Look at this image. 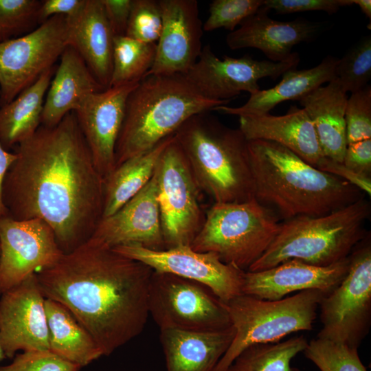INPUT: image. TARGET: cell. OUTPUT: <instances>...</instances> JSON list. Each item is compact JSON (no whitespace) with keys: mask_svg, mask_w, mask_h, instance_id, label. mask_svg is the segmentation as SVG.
I'll use <instances>...</instances> for the list:
<instances>
[{"mask_svg":"<svg viewBox=\"0 0 371 371\" xmlns=\"http://www.w3.org/2000/svg\"><path fill=\"white\" fill-rule=\"evenodd\" d=\"M172 136L151 150L124 161L104 179L102 218L113 214L150 181L159 157Z\"/></svg>","mask_w":371,"mask_h":371,"instance_id":"f546056e","label":"cell"},{"mask_svg":"<svg viewBox=\"0 0 371 371\" xmlns=\"http://www.w3.org/2000/svg\"><path fill=\"white\" fill-rule=\"evenodd\" d=\"M153 271L89 238L36 276L44 297L67 308L109 356L143 331Z\"/></svg>","mask_w":371,"mask_h":371,"instance_id":"7a4b0ae2","label":"cell"},{"mask_svg":"<svg viewBox=\"0 0 371 371\" xmlns=\"http://www.w3.org/2000/svg\"><path fill=\"white\" fill-rule=\"evenodd\" d=\"M14 148L2 187L7 216L44 221L64 253L89 240L103 217L104 179L74 112Z\"/></svg>","mask_w":371,"mask_h":371,"instance_id":"6da1fadb","label":"cell"},{"mask_svg":"<svg viewBox=\"0 0 371 371\" xmlns=\"http://www.w3.org/2000/svg\"><path fill=\"white\" fill-rule=\"evenodd\" d=\"M174 135L198 186L213 203L254 198L248 141L239 128L204 112L189 118Z\"/></svg>","mask_w":371,"mask_h":371,"instance_id":"5b68a950","label":"cell"},{"mask_svg":"<svg viewBox=\"0 0 371 371\" xmlns=\"http://www.w3.org/2000/svg\"><path fill=\"white\" fill-rule=\"evenodd\" d=\"M229 102L205 97L184 74L144 76L126 100L115 146V168L174 135L191 117Z\"/></svg>","mask_w":371,"mask_h":371,"instance_id":"277c9868","label":"cell"},{"mask_svg":"<svg viewBox=\"0 0 371 371\" xmlns=\"http://www.w3.org/2000/svg\"><path fill=\"white\" fill-rule=\"evenodd\" d=\"M303 352L320 371H368L358 349L344 344L316 337L308 341Z\"/></svg>","mask_w":371,"mask_h":371,"instance_id":"d6a6232c","label":"cell"},{"mask_svg":"<svg viewBox=\"0 0 371 371\" xmlns=\"http://www.w3.org/2000/svg\"><path fill=\"white\" fill-rule=\"evenodd\" d=\"M162 28L159 1L133 0L125 35L148 43H156Z\"/></svg>","mask_w":371,"mask_h":371,"instance_id":"8d00e7d4","label":"cell"},{"mask_svg":"<svg viewBox=\"0 0 371 371\" xmlns=\"http://www.w3.org/2000/svg\"><path fill=\"white\" fill-rule=\"evenodd\" d=\"M16 158L14 152L5 150L0 143V217L7 216V211L2 199V187L5 175Z\"/></svg>","mask_w":371,"mask_h":371,"instance_id":"ee69618b","label":"cell"},{"mask_svg":"<svg viewBox=\"0 0 371 371\" xmlns=\"http://www.w3.org/2000/svg\"><path fill=\"white\" fill-rule=\"evenodd\" d=\"M86 0H44L39 10V24L56 16H65L69 22L75 20L81 13Z\"/></svg>","mask_w":371,"mask_h":371,"instance_id":"7bdbcfd3","label":"cell"},{"mask_svg":"<svg viewBox=\"0 0 371 371\" xmlns=\"http://www.w3.org/2000/svg\"><path fill=\"white\" fill-rule=\"evenodd\" d=\"M238 117L239 129L247 141L277 143L313 167L323 170L328 158L324 155L314 126L304 109L293 106L284 115L269 113Z\"/></svg>","mask_w":371,"mask_h":371,"instance_id":"44dd1931","label":"cell"},{"mask_svg":"<svg viewBox=\"0 0 371 371\" xmlns=\"http://www.w3.org/2000/svg\"><path fill=\"white\" fill-rule=\"evenodd\" d=\"M5 358V356L3 353V351L1 348V344H0V361H1L2 360H3Z\"/></svg>","mask_w":371,"mask_h":371,"instance_id":"bcb514c9","label":"cell"},{"mask_svg":"<svg viewBox=\"0 0 371 371\" xmlns=\"http://www.w3.org/2000/svg\"><path fill=\"white\" fill-rule=\"evenodd\" d=\"M63 254L44 221L0 217V295L54 264Z\"/></svg>","mask_w":371,"mask_h":371,"instance_id":"5bb4252c","label":"cell"},{"mask_svg":"<svg viewBox=\"0 0 371 371\" xmlns=\"http://www.w3.org/2000/svg\"><path fill=\"white\" fill-rule=\"evenodd\" d=\"M338 60L339 58L328 56L314 67L301 70L291 69L282 75L281 81L275 87L250 95L243 105L238 107L218 106L212 111L238 117L269 113L278 104L290 100H299L335 78Z\"/></svg>","mask_w":371,"mask_h":371,"instance_id":"4316f807","label":"cell"},{"mask_svg":"<svg viewBox=\"0 0 371 371\" xmlns=\"http://www.w3.org/2000/svg\"><path fill=\"white\" fill-rule=\"evenodd\" d=\"M370 213V204L362 198L324 215L285 221L267 251L247 271L268 269L292 259L320 267L339 262L363 241Z\"/></svg>","mask_w":371,"mask_h":371,"instance_id":"8992f818","label":"cell"},{"mask_svg":"<svg viewBox=\"0 0 371 371\" xmlns=\"http://www.w3.org/2000/svg\"><path fill=\"white\" fill-rule=\"evenodd\" d=\"M300 62L297 52L281 62L258 60L249 55L239 58L225 56L220 59L211 47H203L196 63L184 74L205 97L230 101L241 92L250 95L260 91L258 81L263 78L276 79L285 71L296 68Z\"/></svg>","mask_w":371,"mask_h":371,"instance_id":"4fadbf2b","label":"cell"},{"mask_svg":"<svg viewBox=\"0 0 371 371\" xmlns=\"http://www.w3.org/2000/svg\"><path fill=\"white\" fill-rule=\"evenodd\" d=\"M69 23V45L85 62L98 82L110 87L114 35L101 0H86L79 16Z\"/></svg>","mask_w":371,"mask_h":371,"instance_id":"cb8c5ba5","label":"cell"},{"mask_svg":"<svg viewBox=\"0 0 371 371\" xmlns=\"http://www.w3.org/2000/svg\"><path fill=\"white\" fill-rule=\"evenodd\" d=\"M81 367L54 355L49 350L25 351L13 361L0 366V371H80Z\"/></svg>","mask_w":371,"mask_h":371,"instance_id":"f35d334b","label":"cell"},{"mask_svg":"<svg viewBox=\"0 0 371 371\" xmlns=\"http://www.w3.org/2000/svg\"><path fill=\"white\" fill-rule=\"evenodd\" d=\"M264 0H214L210 4L209 16L203 24V31L225 28L235 30L263 5Z\"/></svg>","mask_w":371,"mask_h":371,"instance_id":"d590c367","label":"cell"},{"mask_svg":"<svg viewBox=\"0 0 371 371\" xmlns=\"http://www.w3.org/2000/svg\"><path fill=\"white\" fill-rule=\"evenodd\" d=\"M335 78L345 92H356L371 78V36H368L339 58Z\"/></svg>","mask_w":371,"mask_h":371,"instance_id":"836d02e7","label":"cell"},{"mask_svg":"<svg viewBox=\"0 0 371 371\" xmlns=\"http://www.w3.org/2000/svg\"><path fill=\"white\" fill-rule=\"evenodd\" d=\"M59 60L45 95L41 125L57 124L87 95L105 89L71 46H67Z\"/></svg>","mask_w":371,"mask_h":371,"instance_id":"d4e9b609","label":"cell"},{"mask_svg":"<svg viewBox=\"0 0 371 371\" xmlns=\"http://www.w3.org/2000/svg\"><path fill=\"white\" fill-rule=\"evenodd\" d=\"M49 350L82 368L103 356L88 330L60 303L45 298Z\"/></svg>","mask_w":371,"mask_h":371,"instance_id":"f1b7e54d","label":"cell"},{"mask_svg":"<svg viewBox=\"0 0 371 371\" xmlns=\"http://www.w3.org/2000/svg\"><path fill=\"white\" fill-rule=\"evenodd\" d=\"M69 23L54 16L23 36L0 41V105L14 100L55 65L69 45Z\"/></svg>","mask_w":371,"mask_h":371,"instance_id":"7c38bea8","label":"cell"},{"mask_svg":"<svg viewBox=\"0 0 371 371\" xmlns=\"http://www.w3.org/2000/svg\"><path fill=\"white\" fill-rule=\"evenodd\" d=\"M345 120L347 145L371 139V87L352 93L347 100Z\"/></svg>","mask_w":371,"mask_h":371,"instance_id":"74e56055","label":"cell"},{"mask_svg":"<svg viewBox=\"0 0 371 371\" xmlns=\"http://www.w3.org/2000/svg\"><path fill=\"white\" fill-rule=\"evenodd\" d=\"M349 265L350 255L326 267L292 259L268 269L245 271L242 291L267 300H281L291 293L308 289L329 293L344 278Z\"/></svg>","mask_w":371,"mask_h":371,"instance_id":"ffe728a7","label":"cell"},{"mask_svg":"<svg viewBox=\"0 0 371 371\" xmlns=\"http://www.w3.org/2000/svg\"><path fill=\"white\" fill-rule=\"evenodd\" d=\"M138 260L156 272L168 273L207 286L222 302H227L243 293L245 271L223 262L212 252H199L189 245L154 251L135 245L113 248Z\"/></svg>","mask_w":371,"mask_h":371,"instance_id":"9a60e30c","label":"cell"},{"mask_svg":"<svg viewBox=\"0 0 371 371\" xmlns=\"http://www.w3.org/2000/svg\"><path fill=\"white\" fill-rule=\"evenodd\" d=\"M56 67L44 71L14 100L0 107V143L5 150L30 138L41 126L45 95Z\"/></svg>","mask_w":371,"mask_h":371,"instance_id":"83f0119b","label":"cell"},{"mask_svg":"<svg viewBox=\"0 0 371 371\" xmlns=\"http://www.w3.org/2000/svg\"><path fill=\"white\" fill-rule=\"evenodd\" d=\"M159 1L162 28L153 65L146 76L186 74L203 49L199 3L196 0Z\"/></svg>","mask_w":371,"mask_h":371,"instance_id":"ac0fdd59","label":"cell"},{"mask_svg":"<svg viewBox=\"0 0 371 371\" xmlns=\"http://www.w3.org/2000/svg\"><path fill=\"white\" fill-rule=\"evenodd\" d=\"M139 81L90 93L74 111L94 164L104 179L115 168V146L126 100Z\"/></svg>","mask_w":371,"mask_h":371,"instance_id":"e0dca14e","label":"cell"},{"mask_svg":"<svg viewBox=\"0 0 371 371\" xmlns=\"http://www.w3.org/2000/svg\"><path fill=\"white\" fill-rule=\"evenodd\" d=\"M346 93L334 78L298 100L314 126L324 155L339 163H343L347 147Z\"/></svg>","mask_w":371,"mask_h":371,"instance_id":"484cf974","label":"cell"},{"mask_svg":"<svg viewBox=\"0 0 371 371\" xmlns=\"http://www.w3.org/2000/svg\"><path fill=\"white\" fill-rule=\"evenodd\" d=\"M90 238L110 248L135 245L166 249L155 172L141 191L113 214L102 218Z\"/></svg>","mask_w":371,"mask_h":371,"instance_id":"d6986e66","label":"cell"},{"mask_svg":"<svg viewBox=\"0 0 371 371\" xmlns=\"http://www.w3.org/2000/svg\"><path fill=\"white\" fill-rule=\"evenodd\" d=\"M281 222L255 198L240 203H213L190 245L212 252L224 263L247 271L270 246Z\"/></svg>","mask_w":371,"mask_h":371,"instance_id":"52a82bcc","label":"cell"},{"mask_svg":"<svg viewBox=\"0 0 371 371\" xmlns=\"http://www.w3.org/2000/svg\"><path fill=\"white\" fill-rule=\"evenodd\" d=\"M101 1L114 36L125 35L133 0H101Z\"/></svg>","mask_w":371,"mask_h":371,"instance_id":"b9f144b4","label":"cell"},{"mask_svg":"<svg viewBox=\"0 0 371 371\" xmlns=\"http://www.w3.org/2000/svg\"><path fill=\"white\" fill-rule=\"evenodd\" d=\"M353 4L357 5L362 12L371 20V1L370 0H352Z\"/></svg>","mask_w":371,"mask_h":371,"instance_id":"f6af8a7d","label":"cell"},{"mask_svg":"<svg viewBox=\"0 0 371 371\" xmlns=\"http://www.w3.org/2000/svg\"><path fill=\"white\" fill-rule=\"evenodd\" d=\"M269 10L261 7L245 19L240 27L230 32L226 43L231 49L256 48L271 61L281 62L293 54V47L311 40L319 30L318 23L302 19L290 21L274 20L268 16Z\"/></svg>","mask_w":371,"mask_h":371,"instance_id":"7402d4cb","label":"cell"},{"mask_svg":"<svg viewBox=\"0 0 371 371\" xmlns=\"http://www.w3.org/2000/svg\"><path fill=\"white\" fill-rule=\"evenodd\" d=\"M45 300L36 273L1 295L0 344L5 357L19 350H49Z\"/></svg>","mask_w":371,"mask_h":371,"instance_id":"2e32d148","label":"cell"},{"mask_svg":"<svg viewBox=\"0 0 371 371\" xmlns=\"http://www.w3.org/2000/svg\"><path fill=\"white\" fill-rule=\"evenodd\" d=\"M359 244L344 278L319 303L322 327L317 335L357 349L371 323V245Z\"/></svg>","mask_w":371,"mask_h":371,"instance_id":"8fae6325","label":"cell"},{"mask_svg":"<svg viewBox=\"0 0 371 371\" xmlns=\"http://www.w3.org/2000/svg\"><path fill=\"white\" fill-rule=\"evenodd\" d=\"M160 330L166 371H215L235 335L232 326L206 332Z\"/></svg>","mask_w":371,"mask_h":371,"instance_id":"603a6c76","label":"cell"},{"mask_svg":"<svg viewBox=\"0 0 371 371\" xmlns=\"http://www.w3.org/2000/svg\"><path fill=\"white\" fill-rule=\"evenodd\" d=\"M155 175L166 249L190 246L205 221V194L174 135L159 157Z\"/></svg>","mask_w":371,"mask_h":371,"instance_id":"9c48e42d","label":"cell"},{"mask_svg":"<svg viewBox=\"0 0 371 371\" xmlns=\"http://www.w3.org/2000/svg\"><path fill=\"white\" fill-rule=\"evenodd\" d=\"M248 152L255 199L284 221L324 215L363 198L355 186L277 143L248 141Z\"/></svg>","mask_w":371,"mask_h":371,"instance_id":"3957f363","label":"cell"},{"mask_svg":"<svg viewBox=\"0 0 371 371\" xmlns=\"http://www.w3.org/2000/svg\"><path fill=\"white\" fill-rule=\"evenodd\" d=\"M327 294L308 289L281 300H267L242 293L224 302L235 335L215 371H227L251 345L275 343L291 333L312 330L319 303Z\"/></svg>","mask_w":371,"mask_h":371,"instance_id":"ba28073f","label":"cell"},{"mask_svg":"<svg viewBox=\"0 0 371 371\" xmlns=\"http://www.w3.org/2000/svg\"><path fill=\"white\" fill-rule=\"evenodd\" d=\"M308 344L302 335L275 343L256 344L245 348L227 371H300L292 359Z\"/></svg>","mask_w":371,"mask_h":371,"instance_id":"4dcf8cb0","label":"cell"},{"mask_svg":"<svg viewBox=\"0 0 371 371\" xmlns=\"http://www.w3.org/2000/svg\"><path fill=\"white\" fill-rule=\"evenodd\" d=\"M352 4V0H264L262 7L280 14L306 11H324L332 14L341 7Z\"/></svg>","mask_w":371,"mask_h":371,"instance_id":"ab89813d","label":"cell"},{"mask_svg":"<svg viewBox=\"0 0 371 371\" xmlns=\"http://www.w3.org/2000/svg\"><path fill=\"white\" fill-rule=\"evenodd\" d=\"M148 311L160 330L206 332L232 326L224 302L207 286L168 273L153 271Z\"/></svg>","mask_w":371,"mask_h":371,"instance_id":"30bf717a","label":"cell"},{"mask_svg":"<svg viewBox=\"0 0 371 371\" xmlns=\"http://www.w3.org/2000/svg\"><path fill=\"white\" fill-rule=\"evenodd\" d=\"M41 4L38 0H0V41L38 26Z\"/></svg>","mask_w":371,"mask_h":371,"instance_id":"e575fe53","label":"cell"},{"mask_svg":"<svg viewBox=\"0 0 371 371\" xmlns=\"http://www.w3.org/2000/svg\"><path fill=\"white\" fill-rule=\"evenodd\" d=\"M156 48V43L142 42L126 35L115 36L110 87L142 80L153 65Z\"/></svg>","mask_w":371,"mask_h":371,"instance_id":"1f68e13d","label":"cell"},{"mask_svg":"<svg viewBox=\"0 0 371 371\" xmlns=\"http://www.w3.org/2000/svg\"><path fill=\"white\" fill-rule=\"evenodd\" d=\"M343 164L350 170L370 177L371 139L348 144Z\"/></svg>","mask_w":371,"mask_h":371,"instance_id":"60d3db41","label":"cell"}]
</instances>
